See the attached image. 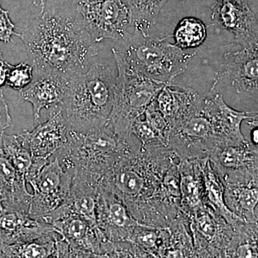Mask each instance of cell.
<instances>
[{
  "instance_id": "obj_28",
  "label": "cell",
  "mask_w": 258,
  "mask_h": 258,
  "mask_svg": "<svg viewBox=\"0 0 258 258\" xmlns=\"http://www.w3.org/2000/svg\"><path fill=\"white\" fill-rule=\"evenodd\" d=\"M34 79V69L31 64L20 62L18 64H10L7 77L6 86L21 91L28 86Z\"/></svg>"
},
{
  "instance_id": "obj_2",
  "label": "cell",
  "mask_w": 258,
  "mask_h": 258,
  "mask_svg": "<svg viewBox=\"0 0 258 258\" xmlns=\"http://www.w3.org/2000/svg\"><path fill=\"white\" fill-rule=\"evenodd\" d=\"M28 58L37 75L58 74L70 79L89 67L97 49L74 12H40L22 32Z\"/></svg>"
},
{
  "instance_id": "obj_19",
  "label": "cell",
  "mask_w": 258,
  "mask_h": 258,
  "mask_svg": "<svg viewBox=\"0 0 258 258\" xmlns=\"http://www.w3.org/2000/svg\"><path fill=\"white\" fill-rule=\"evenodd\" d=\"M201 96L190 88L178 87L171 83L161 88L154 101L171 129L190 115Z\"/></svg>"
},
{
  "instance_id": "obj_15",
  "label": "cell",
  "mask_w": 258,
  "mask_h": 258,
  "mask_svg": "<svg viewBox=\"0 0 258 258\" xmlns=\"http://www.w3.org/2000/svg\"><path fill=\"white\" fill-rule=\"evenodd\" d=\"M223 69L217 76L216 82L225 75L239 94L258 98V45L242 47L235 52H226Z\"/></svg>"
},
{
  "instance_id": "obj_9",
  "label": "cell",
  "mask_w": 258,
  "mask_h": 258,
  "mask_svg": "<svg viewBox=\"0 0 258 258\" xmlns=\"http://www.w3.org/2000/svg\"><path fill=\"white\" fill-rule=\"evenodd\" d=\"M54 157L33 179L27 182L33 190L29 215L37 221L42 222L44 217L61 206L71 192L74 169H64L59 157Z\"/></svg>"
},
{
  "instance_id": "obj_35",
  "label": "cell",
  "mask_w": 258,
  "mask_h": 258,
  "mask_svg": "<svg viewBox=\"0 0 258 258\" xmlns=\"http://www.w3.org/2000/svg\"><path fill=\"white\" fill-rule=\"evenodd\" d=\"M2 209V204L1 203H0V210H1Z\"/></svg>"
},
{
  "instance_id": "obj_13",
  "label": "cell",
  "mask_w": 258,
  "mask_h": 258,
  "mask_svg": "<svg viewBox=\"0 0 258 258\" xmlns=\"http://www.w3.org/2000/svg\"><path fill=\"white\" fill-rule=\"evenodd\" d=\"M50 225L74 249L76 257H103V246L108 240L96 224L71 214Z\"/></svg>"
},
{
  "instance_id": "obj_10",
  "label": "cell",
  "mask_w": 258,
  "mask_h": 258,
  "mask_svg": "<svg viewBox=\"0 0 258 258\" xmlns=\"http://www.w3.org/2000/svg\"><path fill=\"white\" fill-rule=\"evenodd\" d=\"M208 158L222 184L257 181V147L248 141L219 144Z\"/></svg>"
},
{
  "instance_id": "obj_33",
  "label": "cell",
  "mask_w": 258,
  "mask_h": 258,
  "mask_svg": "<svg viewBox=\"0 0 258 258\" xmlns=\"http://www.w3.org/2000/svg\"><path fill=\"white\" fill-rule=\"evenodd\" d=\"M34 5L41 8V12L44 11L45 9V4H46V0H32Z\"/></svg>"
},
{
  "instance_id": "obj_17",
  "label": "cell",
  "mask_w": 258,
  "mask_h": 258,
  "mask_svg": "<svg viewBox=\"0 0 258 258\" xmlns=\"http://www.w3.org/2000/svg\"><path fill=\"white\" fill-rule=\"evenodd\" d=\"M54 231L52 225L32 218L28 211L5 207L0 210V242L3 243L32 242Z\"/></svg>"
},
{
  "instance_id": "obj_34",
  "label": "cell",
  "mask_w": 258,
  "mask_h": 258,
  "mask_svg": "<svg viewBox=\"0 0 258 258\" xmlns=\"http://www.w3.org/2000/svg\"><path fill=\"white\" fill-rule=\"evenodd\" d=\"M0 60H3V52H2L1 50H0Z\"/></svg>"
},
{
  "instance_id": "obj_14",
  "label": "cell",
  "mask_w": 258,
  "mask_h": 258,
  "mask_svg": "<svg viewBox=\"0 0 258 258\" xmlns=\"http://www.w3.org/2000/svg\"><path fill=\"white\" fill-rule=\"evenodd\" d=\"M96 217L98 228L111 242L128 241L139 224L119 199L100 187Z\"/></svg>"
},
{
  "instance_id": "obj_23",
  "label": "cell",
  "mask_w": 258,
  "mask_h": 258,
  "mask_svg": "<svg viewBox=\"0 0 258 258\" xmlns=\"http://www.w3.org/2000/svg\"><path fill=\"white\" fill-rule=\"evenodd\" d=\"M201 167L206 206L231 225L235 226L240 222H243L226 206L223 184L208 157L201 159Z\"/></svg>"
},
{
  "instance_id": "obj_29",
  "label": "cell",
  "mask_w": 258,
  "mask_h": 258,
  "mask_svg": "<svg viewBox=\"0 0 258 258\" xmlns=\"http://www.w3.org/2000/svg\"><path fill=\"white\" fill-rule=\"evenodd\" d=\"M15 30V25L10 18L9 12L2 8L0 2V41L10 43L13 35L20 37L21 35Z\"/></svg>"
},
{
  "instance_id": "obj_1",
  "label": "cell",
  "mask_w": 258,
  "mask_h": 258,
  "mask_svg": "<svg viewBox=\"0 0 258 258\" xmlns=\"http://www.w3.org/2000/svg\"><path fill=\"white\" fill-rule=\"evenodd\" d=\"M180 159L164 144H140L105 173L99 187L119 199L140 225L166 227L169 215L163 204L161 184L168 169Z\"/></svg>"
},
{
  "instance_id": "obj_31",
  "label": "cell",
  "mask_w": 258,
  "mask_h": 258,
  "mask_svg": "<svg viewBox=\"0 0 258 258\" xmlns=\"http://www.w3.org/2000/svg\"><path fill=\"white\" fill-rule=\"evenodd\" d=\"M10 64L8 62L0 60V88L6 84Z\"/></svg>"
},
{
  "instance_id": "obj_3",
  "label": "cell",
  "mask_w": 258,
  "mask_h": 258,
  "mask_svg": "<svg viewBox=\"0 0 258 258\" xmlns=\"http://www.w3.org/2000/svg\"><path fill=\"white\" fill-rule=\"evenodd\" d=\"M116 75V68L95 62L85 72L70 78L61 105L70 131L84 134L108 124Z\"/></svg>"
},
{
  "instance_id": "obj_6",
  "label": "cell",
  "mask_w": 258,
  "mask_h": 258,
  "mask_svg": "<svg viewBox=\"0 0 258 258\" xmlns=\"http://www.w3.org/2000/svg\"><path fill=\"white\" fill-rule=\"evenodd\" d=\"M117 49L134 69L154 81L171 84L184 74L190 61L196 55L185 52L174 44L152 38L136 30L128 32L124 40L116 42Z\"/></svg>"
},
{
  "instance_id": "obj_11",
  "label": "cell",
  "mask_w": 258,
  "mask_h": 258,
  "mask_svg": "<svg viewBox=\"0 0 258 258\" xmlns=\"http://www.w3.org/2000/svg\"><path fill=\"white\" fill-rule=\"evenodd\" d=\"M212 19L241 47L258 45L257 20L247 0H212Z\"/></svg>"
},
{
  "instance_id": "obj_5",
  "label": "cell",
  "mask_w": 258,
  "mask_h": 258,
  "mask_svg": "<svg viewBox=\"0 0 258 258\" xmlns=\"http://www.w3.org/2000/svg\"><path fill=\"white\" fill-rule=\"evenodd\" d=\"M117 75L113 104L108 124L123 140L132 138L134 120L144 114L148 106L166 84L139 72L123 58L117 49H112Z\"/></svg>"
},
{
  "instance_id": "obj_22",
  "label": "cell",
  "mask_w": 258,
  "mask_h": 258,
  "mask_svg": "<svg viewBox=\"0 0 258 258\" xmlns=\"http://www.w3.org/2000/svg\"><path fill=\"white\" fill-rule=\"evenodd\" d=\"M226 206L247 223H257L255 208L258 202L257 181L237 184H224Z\"/></svg>"
},
{
  "instance_id": "obj_18",
  "label": "cell",
  "mask_w": 258,
  "mask_h": 258,
  "mask_svg": "<svg viewBox=\"0 0 258 258\" xmlns=\"http://www.w3.org/2000/svg\"><path fill=\"white\" fill-rule=\"evenodd\" d=\"M20 91L25 101L31 103L34 121H38L42 110L61 106L67 91L69 79L58 74L37 75Z\"/></svg>"
},
{
  "instance_id": "obj_32",
  "label": "cell",
  "mask_w": 258,
  "mask_h": 258,
  "mask_svg": "<svg viewBox=\"0 0 258 258\" xmlns=\"http://www.w3.org/2000/svg\"><path fill=\"white\" fill-rule=\"evenodd\" d=\"M251 135H252V143L253 144V145L256 146V147H257V137H258V134H257V128H254L253 130L252 131V132H251Z\"/></svg>"
},
{
  "instance_id": "obj_7",
  "label": "cell",
  "mask_w": 258,
  "mask_h": 258,
  "mask_svg": "<svg viewBox=\"0 0 258 258\" xmlns=\"http://www.w3.org/2000/svg\"><path fill=\"white\" fill-rule=\"evenodd\" d=\"M80 25L93 43L111 39L124 40L131 28L123 0H67Z\"/></svg>"
},
{
  "instance_id": "obj_27",
  "label": "cell",
  "mask_w": 258,
  "mask_h": 258,
  "mask_svg": "<svg viewBox=\"0 0 258 258\" xmlns=\"http://www.w3.org/2000/svg\"><path fill=\"white\" fill-rule=\"evenodd\" d=\"M173 37L176 46L180 48L200 47L207 37V28L202 20L195 18H185L180 20Z\"/></svg>"
},
{
  "instance_id": "obj_30",
  "label": "cell",
  "mask_w": 258,
  "mask_h": 258,
  "mask_svg": "<svg viewBox=\"0 0 258 258\" xmlns=\"http://www.w3.org/2000/svg\"><path fill=\"white\" fill-rule=\"evenodd\" d=\"M12 118L4 93L0 88V135L11 125Z\"/></svg>"
},
{
  "instance_id": "obj_26",
  "label": "cell",
  "mask_w": 258,
  "mask_h": 258,
  "mask_svg": "<svg viewBox=\"0 0 258 258\" xmlns=\"http://www.w3.org/2000/svg\"><path fill=\"white\" fill-rule=\"evenodd\" d=\"M0 149L16 170L25 178L32 165L31 153L24 142L21 135H0Z\"/></svg>"
},
{
  "instance_id": "obj_16",
  "label": "cell",
  "mask_w": 258,
  "mask_h": 258,
  "mask_svg": "<svg viewBox=\"0 0 258 258\" xmlns=\"http://www.w3.org/2000/svg\"><path fill=\"white\" fill-rule=\"evenodd\" d=\"M204 101L222 144H240L247 141L241 132V124L244 120H247L250 124H257V113L251 115L231 108L225 103L222 95L215 92L214 86L204 96Z\"/></svg>"
},
{
  "instance_id": "obj_21",
  "label": "cell",
  "mask_w": 258,
  "mask_h": 258,
  "mask_svg": "<svg viewBox=\"0 0 258 258\" xmlns=\"http://www.w3.org/2000/svg\"><path fill=\"white\" fill-rule=\"evenodd\" d=\"M26 180L13 166L0 149V203L2 208L29 211L31 195Z\"/></svg>"
},
{
  "instance_id": "obj_12",
  "label": "cell",
  "mask_w": 258,
  "mask_h": 258,
  "mask_svg": "<svg viewBox=\"0 0 258 258\" xmlns=\"http://www.w3.org/2000/svg\"><path fill=\"white\" fill-rule=\"evenodd\" d=\"M48 119L32 132L20 134L32 158L50 159L57 156L69 142V128L61 106L51 108Z\"/></svg>"
},
{
  "instance_id": "obj_20",
  "label": "cell",
  "mask_w": 258,
  "mask_h": 258,
  "mask_svg": "<svg viewBox=\"0 0 258 258\" xmlns=\"http://www.w3.org/2000/svg\"><path fill=\"white\" fill-rule=\"evenodd\" d=\"M179 170L181 191L180 208L185 216L189 218L195 212L206 206L201 159H181Z\"/></svg>"
},
{
  "instance_id": "obj_8",
  "label": "cell",
  "mask_w": 258,
  "mask_h": 258,
  "mask_svg": "<svg viewBox=\"0 0 258 258\" xmlns=\"http://www.w3.org/2000/svg\"><path fill=\"white\" fill-rule=\"evenodd\" d=\"M221 144L202 96L190 115L170 129L166 145L181 159H196L208 157Z\"/></svg>"
},
{
  "instance_id": "obj_25",
  "label": "cell",
  "mask_w": 258,
  "mask_h": 258,
  "mask_svg": "<svg viewBox=\"0 0 258 258\" xmlns=\"http://www.w3.org/2000/svg\"><path fill=\"white\" fill-rule=\"evenodd\" d=\"M59 235L54 231L36 240L25 243L4 244L3 257L40 258L53 257L55 241Z\"/></svg>"
},
{
  "instance_id": "obj_24",
  "label": "cell",
  "mask_w": 258,
  "mask_h": 258,
  "mask_svg": "<svg viewBox=\"0 0 258 258\" xmlns=\"http://www.w3.org/2000/svg\"><path fill=\"white\" fill-rule=\"evenodd\" d=\"M169 0H123L129 12L131 27L148 35L149 30L157 23L163 7Z\"/></svg>"
},
{
  "instance_id": "obj_4",
  "label": "cell",
  "mask_w": 258,
  "mask_h": 258,
  "mask_svg": "<svg viewBox=\"0 0 258 258\" xmlns=\"http://www.w3.org/2000/svg\"><path fill=\"white\" fill-rule=\"evenodd\" d=\"M120 139L109 124L87 133L69 131V142L60 152L64 156L63 168L91 178L99 185L100 180L120 158L140 145ZM59 156V157H60Z\"/></svg>"
}]
</instances>
